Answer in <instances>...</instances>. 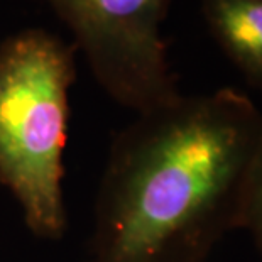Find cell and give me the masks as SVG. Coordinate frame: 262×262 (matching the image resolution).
I'll return each mask as SVG.
<instances>
[{
	"label": "cell",
	"mask_w": 262,
	"mask_h": 262,
	"mask_svg": "<svg viewBox=\"0 0 262 262\" xmlns=\"http://www.w3.org/2000/svg\"><path fill=\"white\" fill-rule=\"evenodd\" d=\"M260 142V110L233 88L137 114L110 144L90 262H205L241 228Z\"/></svg>",
	"instance_id": "obj_1"
},
{
	"label": "cell",
	"mask_w": 262,
	"mask_h": 262,
	"mask_svg": "<svg viewBox=\"0 0 262 262\" xmlns=\"http://www.w3.org/2000/svg\"><path fill=\"white\" fill-rule=\"evenodd\" d=\"M75 44L44 29L0 42V185L20 205L31 233L59 241L68 228L63 154Z\"/></svg>",
	"instance_id": "obj_2"
},
{
	"label": "cell",
	"mask_w": 262,
	"mask_h": 262,
	"mask_svg": "<svg viewBox=\"0 0 262 262\" xmlns=\"http://www.w3.org/2000/svg\"><path fill=\"white\" fill-rule=\"evenodd\" d=\"M108 97L136 114L180 97L161 32L172 0H44Z\"/></svg>",
	"instance_id": "obj_3"
},
{
	"label": "cell",
	"mask_w": 262,
	"mask_h": 262,
	"mask_svg": "<svg viewBox=\"0 0 262 262\" xmlns=\"http://www.w3.org/2000/svg\"><path fill=\"white\" fill-rule=\"evenodd\" d=\"M200 9L225 56L262 92V0H200Z\"/></svg>",
	"instance_id": "obj_4"
},
{
	"label": "cell",
	"mask_w": 262,
	"mask_h": 262,
	"mask_svg": "<svg viewBox=\"0 0 262 262\" xmlns=\"http://www.w3.org/2000/svg\"><path fill=\"white\" fill-rule=\"evenodd\" d=\"M241 228L252 235L255 247L262 254V142L250 169L247 191H245Z\"/></svg>",
	"instance_id": "obj_5"
}]
</instances>
